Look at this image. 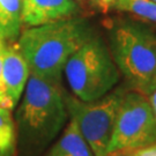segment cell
I'll return each instance as SVG.
<instances>
[{
  "label": "cell",
  "mask_w": 156,
  "mask_h": 156,
  "mask_svg": "<svg viewBox=\"0 0 156 156\" xmlns=\"http://www.w3.org/2000/svg\"><path fill=\"white\" fill-rule=\"evenodd\" d=\"M16 106V153L39 156L62 133L68 119L62 83L30 74Z\"/></svg>",
  "instance_id": "6da1fadb"
},
{
  "label": "cell",
  "mask_w": 156,
  "mask_h": 156,
  "mask_svg": "<svg viewBox=\"0 0 156 156\" xmlns=\"http://www.w3.org/2000/svg\"><path fill=\"white\" fill-rule=\"evenodd\" d=\"M94 35L89 21L72 16L26 28L16 45L28 64L30 74L60 83L68 58Z\"/></svg>",
  "instance_id": "7a4b0ae2"
},
{
  "label": "cell",
  "mask_w": 156,
  "mask_h": 156,
  "mask_svg": "<svg viewBox=\"0 0 156 156\" xmlns=\"http://www.w3.org/2000/svg\"><path fill=\"white\" fill-rule=\"evenodd\" d=\"M109 49L125 86L147 97L156 89V35L129 20H116L108 27Z\"/></svg>",
  "instance_id": "3957f363"
},
{
  "label": "cell",
  "mask_w": 156,
  "mask_h": 156,
  "mask_svg": "<svg viewBox=\"0 0 156 156\" xmlns=\"http://www.w3.org/2000/svg\"><path fill=\"white\" fill-rule=\"evenodd\" d=\"M62 73L72 95L89 102L117 87L120 72L105 42L94 35L68 58Z\"/></svg>",
  "instance_id": "277c9868"
},
{
  "label": "cell",
  "mask_w": 156,
  "mask_h": 156,
  "mask_svg": "<svg viewBox=\"0 0 156 156\" xmlns=\"http://www.w3.org/2000/svg\"><path fill=\"white\" fill-rule=\"evenodd\" d=\"M128 88L116 87L101 98L84 102L64 91L68 117L73 119L95 156H108L119 108Z\"/></svg>",
  "instance_id": "5b68a950"
},
{
  "label": "cell",
  "mask_w": 156,
  "mask_h": 156,
  "mask_svg": "<svg viewBox=\"0 0 156 156\" xmlns=\"http://www.w3.org/2000/svg\"><path fill=\"white\" fill-rule=\"evenodd\" d=\"M156 142V119L146 95L126 91L119 108L109 154L125 153Z\"/></svg>",
  "instance_id": "8992f818"
},
{
  "label": "cell",
  "mask_w": 156,
  "mask_h": 156,
  "mask_svg": "<svg viewBox=\"0 0 156 156\" xmlns=\"http://www.w3.org/2000/svg\"><path fill=\"white\" fill-rule=\"evenodd\" d=\"M29 75L30 69L28 64L17 45H6L2 59L1 84L9 110H13L19 104L28 82Z\"/></svg>",
  "instance_id": "52a82bcc"
},
{
  "label": "cell",
  "mask_w": 156,
  "mask_h": 156,
  "mask_svg": "<svg viewBox=\"0 0 156 156\" xmlns=\"http://www.w3.org/2000/svg\"><path fill=\"white\" fill-rule=\"evenodd\" d=\"M22 24L27 28L74 16L79 12L75 0H22Z\"/></svg>",
  "instance_id": "ba28073f"
},
{
  "label": "cell",
  "mask_w": 156,
  "mask_h": 156,
  "mask_svg": "<svg viewBox=\"0 0 156 156\" xmlns=\"http://www.w3.org/2000/svg\"><path fill=\"white\" fill-rule=\"evenodd\" d=\"M44 156H95L79 131L76 123L69 118L59 139L50 147Z\"/></svg>",
  "instance_id": "9c48e42d"
},
{
  "label": "cell",
  "mask_w": 156,
  "mask_h": 156,
  "mask_svg": "<svg viewBox=\"0 0 156 156\" xmlns=\"http://www.w3.org/2000/svg\"><path fill=\"white\" fill-rule=\"evenodd\" d=\"M22 0H0V37L14 43L22 31Z\"/></svg>",
  "instance_id": "30bf717a"
},
{
  "label": "cell",
  "mask_w": 156,
  "mask_h": 156,
  "mask_svg": "<svg viewBox=\"0 0 156 156\" xmlns=\"http://www.w3.org/2000/svg\"><path fill=\"white\" fill-rule=\"evenodd\" d=\"M16 155L15 123L11 110L0 106V156Z\"/></svg>",
  "instance_id": "8fae6325"
},
{
  "label": "cell",
  "mask_w": 156,
  "mask_h": 156,
  "mask_svg": "<svg viewBox=\"0 0 156 156\" xmlns=\"http://www.w3.org/2000/svg\"><path fill=\"white\" fill-rule=\"evenodd\" d=\"M112 8L156 24V2L153 0H117Z\"/></svg>",
  "instance_id": "7c38bea8"
},
{
  "label": "cell",
  "mask_w": 156,
  "mask_h": 156,
  "mask_svg": "<svg viewBox=\"0 0 156 156\" xmlns=\"http://www.w3.org/2000/svg\"><path fill=\"white\" fill-rule=\"evenodd\" d=\"M118 156H156V142L125 153H115Z\"/></svg>",
  "instance_id": "4fadbf2b"
},
{
  "label": "cell",
  "mask_w": 156,
  "mask_h": 156,
  "mask_svg": "<svg viewBox=\"0 0 156 156\" xmlns=\"http://www.w3.org/2000/svg\"><path fill=\"white\" fill-rule=\"evenodd\" d=\"M6 42L0 37V106H4L8 109V104H7V100L4 94V89H2V84H1V71H2V59H4V53H5L6 49ZM12 111V110H11Z\"/></svg>",
  "instance_id": "5bb4252c"
},
{
  "label": "cell",
  "mask_w": 156,
  "mask_h": 156,
  "mask_svg": "<svg viewBox=\"0 0 156 156\" xmlns=\"http://www.w3.org/2000/svg\"><path fill=\"white\" fill-rule=\"evenodd\" d=\"M96 5H98L101 7V8H104V9H106V8H110V7H112V5L117 1V0H93Z\"/></svg>",
  "instance_id": "9a60e30c"
},
{
  "label": "cell",
  "mask_w": 156,
  "mask_h": 156,
  "mask_svg": "<svg viewBox=\"0 0 156 156\" xmlns=\"http://www.w3.org/2000/svg\"><path fill=\"white\" fill-rule=\"evenodd\" d=\"M148 100H149V103H151V106L153 109V112H154V116H155L156 119V89L148 96Z\"/></svg>",
  "instance_id": "2e32d148"
},
{
  "label": "cell",
  "mask_w": 156,
  "mask_h": 156,
  "mask_svg": "<svg viewBox=\"0 0 156 156\" xmlns=\"http://www.w3.org/2000/svg\"><path fill=\"white\" fill-rule=\"evenodd\" d=\"M108 156H118V155H115V154H110V155H108Z\"/></svg>",
  "instance_id": "e0dca14e"
},
{
  "label": "cell",
  "mask_w": 156,
  "mask_h": 156,
  "mask_svg": "<svg viewBox=\"0 0 156 156\" xmlns=\"http://www.w3.org/2000/svg\"><path fill=\"white\" fill-rule=\"evenodd\" d=\"M153 1H155V2H156V0H153Z\"/></svg>",
  "instance_id": "ac0fdd59"
},
{
  "label": "cell",
  "mask_w": 156,
  "mask_h": 156,
  "mask_svg": "<svg viewBox=\"0 0 156 156\" xmlns=\"http://www.w3.org/2000/svg\"><path fill=\"white\" fill-rule=\"evenodd\" d=\"M75 1H79V0H75Z\"/></svg>",
  "instance_id": "d6986e66"
}]
</instances>
